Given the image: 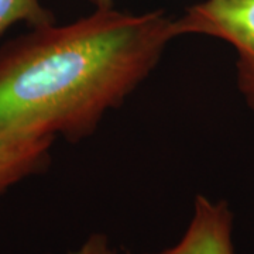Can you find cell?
<instances>
[{
    "instance_id": "obj_4",
    "label": "cell",
    "mask_w": 254,
    "mask_h": 254,
    "mask_svg": "<svg viewBox=\"0 0 254 254\" xmlns=\"http://www.w3.org/2000/svg\"><path fill=\"white\" fill-rule=\"evenodd\" d=\"M50 137H0V196L50 161Z\"/></svg>"
},
{
    "instance_id": "obj_3",
    "label": "cell",
    "mask_w": 254,
    "mask_h": 254,
    "mask_svg": "<svg viewBox=\"0 0 254 254\" xmlns=\"http://www.w3.org/2000/svg\"><path fill=\"white\" fill-rule=\"evenodd\" d=\"M233 215L226 200L198 195L193 215L181 240L173 247L153 254H235Z\"/></svg>"
},
{
    "instance_id": "obj_8",
    "label": "cell",
    "mask_w": 254,
    "mask_h": 254,
    "mask_svg": "<svg viewBox=\"0 0 254 254\" xmlns=\"http://www.w3.org/2000/svg\"><path fill=\"white\" fill-rule=\"evenodd\" d=\"M126 254H128V253H126Z\"/></svg>"
},
{
    "instance_id": "obj_7",
    "label": "cell",
    "mask_w": 254,
    "mask_h": 254,
    "mask_svg": "<svg viewBox=\"0 0 254 254\" xmlns=\"http://www.w3.org/2000/svg\"><path fill=\"white\" fill-rule=\"evenodd\" d=\"M86 1H89L95 9H106L115 6V0H86Z\"/></svg>"
},
{
    "instance_id": "obj_2",
    "label": "cell",
    "mask_w": 254,
    "mask_h": 254,
    "mask_svg": "<svg viewBox=\"0 0 254 254\" xmlns=\"http://www.w3.org/2000/svg\"><path fill=\"white\" fill-rule=\"evenodd\" d=\"M174 33L225 41L236 53L237 88L254 110V0H203L174 18Z\"/></svg>"
},
{
    "instance_id": "obj_6",
    "label": "cell",
    "mask_w": 254,
    "mask_h": 254,
    "mask_svg": "<svg viewBox=\"0 0 254 254\" xmlns=\"http://www.w3.org/2000/svg\"><path fill=\"white\" fill-rule=\"evenodd\" d=\"M69 254H119L112 246H110L108 237L102 233L92 235L83 245Z\"/></svg>"
},
{
    "instance_id": "obj_1",
    "label": "cell",
    "mask_w": 254,
    "mask_h": 254,
    "mask_svg": "<svg viewBox=\"0 0 254 254\" xmlns=\"http://www.w3.org/2000/svg\"><path fill=\"white\" fill-rule=\"evenodd\" d=\"M177 38L163 10L95 9L0 48V137L82 140L136 91Z\"/></svg>"
},
{
    "instance_id": "obj_5",
    "label": "cell",
    "mask_w": 254,
    "mask_h": 254,
    "mask_svg": "<svg viewBox=\"0 0 254 254\" xmlns=\"http://www.w3.org/2000/svg\"><path fill=\"white\" fill-rule=\"evenodd\" d=\"M20 21L36 28L54 23V16L41 0H0V34Z\"/></svg>"
}]
</instances>
